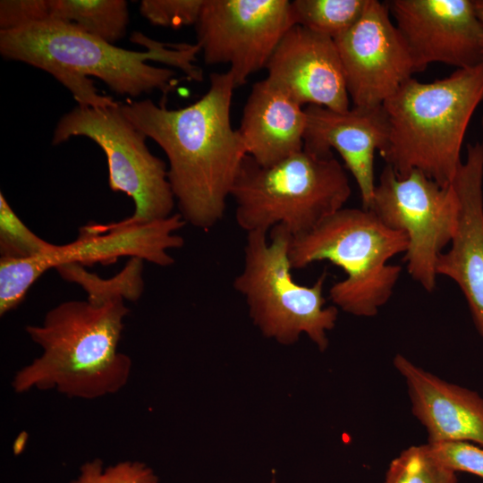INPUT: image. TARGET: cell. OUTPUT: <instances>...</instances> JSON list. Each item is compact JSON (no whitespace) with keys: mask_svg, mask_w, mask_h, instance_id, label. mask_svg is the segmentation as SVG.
<instances>
[{"mask_svg":"<svg viewBox=\"0 0 483 483\" xmlns=\"http://www.w3.org/2000/svg\"><path fill=\"white\" fill-rule=\"evenodd\" d=\"M369 209L386 226L405 233L408 273L433 292L438 258L458 225L460 204L453 183L441 185L419 170L399 176L386 165Z\"/></svg>","mask_w":483,"mask_h":483,"instance_id":"cell-9","label":"cell"},{"mask_svg":"<svg viewBox=\"0 0 483 483\" xmlns=\"http://www.w3.org/2000/svg\"><path fill=\"white\" fill-rule=\"evenodd\" d=\"M351 193L347 174L333 155L303 148L267 166L247 155L231 197L236 223L246 233H268L280 225L297 237L343 208Z\"/></svg>","mask_w":483,"mask_h":483,"instance_id":"cell-6","label":"cell"},{"mask_svg":"<svg viewBox=\"0 0 483 483\" xmlns=\"http://www.w3.org/2000/svg\"><path fill=\"white\" fill-rule=\"evenodd\" d=\"M292 235L283 226L268 233H246L242 271L233 285L242 295L253 323L267 337L282 344L306 335L321 351L336 324L338 309L326 306L323 272L311 285L297 283L289 258Z\"/></svg>","mask_w":483,"mask_h":483,"instance_id":"cell-7","label":"cell"},{"mask_svg":"<svg viewBox=\"0 0 483 483\" xmlns=\"http://www.w3.org/2000/svg\"><path fill=\"white\" fill-rule=\"evenodd\" d=\"M295 25L288 0H204L196 22L197 45L207 64H229L235 88L266 68L286 31Z\"/></svg>","mask_w":483,"mask_h":483,"instance_id":"cell-11","label":"cell"},{"mask_svg":"<svg viewBox=\"0 0 483 483\" xmlns=\"http://www.w3.org/2000/svg\"><path fill=\"white\" fill-rule=\"evenodd\" d=\"M304 147L321 157L335 149L354 178L362 208L369 209L376 186L374 157L388 140V122L383 106H353L336 112L322 106H307Z\"/></svg>","mask_w":483,"mask_h":483,"instance_id":"cell-15","label":"cell"},{"mask_svg":"<svg viewBox=\"0 0 483 483\" xmlns=\"http://www.w3.org/2000/svg\"><path fill=\"white\" fill-rule=\"evenodd\" d=\"M481 124H482V128H483V117H482Z\"/></svg>","mask_w":483,"mask_h":483,"instance_id":"cell-30","label":"cell"},{"mask_svg":"<svg viewBox=\"0 0 483 483\" xmlns=\"http://www.w3.org/2000/svg\"><path fill=\"white\" fill-rule=\"evenodd\" d=\"M186 225L179 213L129 228L82 226L79 237L67 244L51 243L43 254L28 259L0 258V315L15 309L31 285L47 271L68 264L113 263L121 257L140 258L160 267L174 263L169 250L184 240L177 232Z\"/></svg>","mask_w":483,"mask_h":483,"instance_id":"cell-10","label":"cell"},{"mask_svg":"<svg viewBox=\"0 0 483 483\" xmlns=\"http://www.w3.org/2000/svg\"><path fill=\"white\" fill-rule=\"evenodd\" d=\"M369 0H294V22L333 39L350 30L364 13Z\"/></svg>","mask_w":483,"mask_h":483,"instance_id":"cell-20","label":"cell"},{"mask_svg":"<svg viewBox=\"0 0 483 483\" xmlns=\"http://www.w3.org/2000/svg\"><path fill=\"white\" fill-rule=\"evenodd\" d=\"M386 3L369 0L358 21L335 40L353 106H382L416 73Z\"/></svg>","mask_w":483,"mask_h":483,"instance_id":"cell-12","label":"cell"},{"mask_svg":"<svg viewBox=\"0 0 483 483\" xmlns=\"http://www.w3.org/2000/svg\"><path fill=\"white\" fill-rule=\"evenodd\" d=\"M407 248L405 233L386 226L371 210L343 208L292 237L289 258L292 269L319 261L342 268L345 277L331 285L330 300L348 314L371 318L388 302L402 272L389 260Z\"/></svg>","mask_w":483,"mask_h":483,"instance_id":"cell-5","label":"cell"},{"mask_svg":"<svg viewBox=\"0 0 483 483\" xmlns=\"http://www.w3.org/2000/svg\"><path fill=\"white\" fill-rule=\"evenodd\" d=\"M459 199L458 225L437 261L436 273L453 280L464 295L483 337V144H468L453 181Z\"/></svg>","mask_w":483,"mask_h":483,"instance_id":"cell-16","label":"cell"},{"mask_svg":"<svg viewBox=\"0 0 483 483\" xmlns=\"http://www.w3.org/2000/svg\"><path fill=\"white\" fill-rule=\"evenodd\" d=\"M204 0H142L140 13L155 26L179 29L195 25Z\"/></svg>","mask_w":483,"mask_h":483,"instance_id":"cell-25","label":"cell"},{"mask_svg":"<svg viewBox=\"0 0 483 483\" xmlns=\"http://www.w3.org/2000/svg\"><path fill=\"white\" fill-rule=\"evenodd\" d=\"M393 365L403 378L411 412L425 428L427 443L467 441L483 446V397L418 366L402 354Z\"/></svg>","mask_w":483,"mask_h":483,"instance_id":"cell-17","label":"cell"},{"mask_svg":"<svg viewBox=\"0 0 483 483\" xmlns=\"http://www.w3.org/2000/svg\"><path fill=\"white\" fill-rule=\"evenodd\" d=\"M482 102L483 62L431 82L409 79L382 105L388 140L381 157L399 176L419 170L451 184L462 162L467 128Z\"/></svg>","mask_w":483,"mask_h":483,"instance_id":"cell-4","label":"cell"},{"mask_svg":"<svg viewBox=\"0 0 483 483\" xmlns=\"http://www.w3.org/2000/svg\"><path fill=\"white\" fill-rule=\"evenodd\" d=\"M416 72L433 63L456 69L483 62V30L471 0L386 2Z\"/></svg>","mask_w":483,"mask_h":483,"instance_id":"cell-13","label":"cell"},{"mask_svg":"<svg viewBox=\"0 0 483 483\" xmlns=\"http://www.w3.org/2000/svg\"><path fill=\"white\" fill-rule=\"evenodd\" d=\"M306 123L305 109L266 78L253 84L237 131L247 155L267 166L303 149Z\"/></svg>","mask_w":483,"mask_h":483,"instance_id":"cell-18","label":"cell"},{"mask_svg":"<svg viewBox=\"0 0 483 483\" xmlns=\"http://www.w3.org/2000/svg\"><path fill=\"white\" fill-rule=\"evenodd\" d=\"M475 9L483 30V0L475 1Z\"/></svg>","mask_w":483,"mask_h":483,"instance_id":"cell-28","label":"cell"},{"mask_svg":"<svg viewBox=\"0 0 483 483\" xmlns=\"http://www.w3.org/2000/svg\"><path fill=\"white\" fill-rule=\"evenodd\" d=\"M49 19L114 44L124 37L129 24L124 0H48Z\"/></svg>","mask_w":483,"mask_h":483,"instance_id":"cell-19","label":"cell"},{"mask_svg":"<svg viewBox=\"0 0 483 483\" xmlns=\"http://www.w3.org/2000/svg\"><path fill=\"white\" fill-rule=\"evenodd\" d=\"M384 483H458L457 473L444 465L428 445L403 449L388 465Z\"/></svg>","mask_w":483,"mask_h":483,"instance_id":"cell-21","label":"cell"},{"mask_svg":"<svg viewBox=\"0 0 483 483\" xmlns=\"http://www.w3.org/2000/svg\"><path fill=\"white\" fill-rule=\"evenodd\" d=\"M143 262L140 258H131L116 275L109 279H103L78 264L64 265L56 270L66 281L79 284L87 294H118L126 301H136L143 292Z\"/></svg>","mask_w":483,"mask_h":483,"instance_id":"cell-22","label":"cell"},{"mask_svg":"<svg viewBox=\"0 0 483 483\" xmlns=\"http://www.w3.org/2000/svg\"><path fill=\"white\" fill-rule=\"evenodd\" d=\"M270 483H276V480H275V478H273V479H271Z\"/></svg>","mask_w":483,"mask_h":483,"instance_id":"cell-29","label":"cell"},{"mask_svg":"<svg viewBox=\"0 0 483 483\" xmlns=\"http://www.w3.org/2000/svg\"><path fill=\"white\" fill-rule=\"evenodd\" d=\"M433 454L454 472L473 474L483 479V446L467 441L427 443Z\"/></svg>","mask_w":483,"mask_h":483,"instance_id":"cell-26","label":"cell"},{"mask_svg":"<svg viewBox=\"0 0 483 483\" xmlns=\"http://www.w3.org/2000/svg\"><path fill=\"white\" fill-rule=\"evenodd\" d=\"M83 136L104 151L108 165V184L134 204L132 215L118 222L99 224L102 228L136 227L173 215L175 199L168 181L166 164L154 156L147 137L123 114L120 102L109 107L77 106L58 121L54 145Z\"/></svg>","mask_w":483,"mask_h":483,"instance_id":"cell-8","label":"cell"},{"mask_svg":"<svg viewBox=\"0 0 483 483\" xmlns=\"http://www.w3.org/2000/svg\"><path fill=\"white\" fill-rule=\"evenodd\" d=\"M267 78L301 106L350 109V97L335 40L301 25L284 35L266 66Z\"/></svg>","mask_w":483,"mask_h":483,"instance_id":"cell-14","label":"cell"},{"mask_svg":"<svg viewBox=\"0 0 483 483\" xmlns=\"http://www.w3.org/2000/svg\"><path fill=\"white\" fill-rule=\"evenodd\" d=\"M69 483H158V477L146 463L123 461L105 467L99 458L83 463L79 476Z\"/></svg>","mask_w":483,"mask_h":483,"instance_id":"cell-24","label":"cell"},{"mask_svg":"<svg viewBox=\"0 0 483 483\" xmlns=\"http://www.w3.org/2000/svg\"><path fill=\"white\" fill-rule=\"evenodd\" d=\"M125 301L120 295H88L86 301L56 305L41 325L27 326L26 333L42 353L15 373V393L55 389L92 400L124 387L132 367L131 358L118 352L129 313Z\"/></svg>","mask_w":483,"mask_h":483,"instance_id":"cell-3","label":"cell"},{"mask_svg":"<svg viewBox=\"0 0 483 483\" xmlns=\"http://www.w3.org/2000/svg\"><path fill=\"white\" fill-rule=\"evenodd\" d=\"M49 19L48 0H2L0 31H12Z\"/></svg>","mask_w":483,"mask_h":483,"instance_id":"cell-27","label":"cell"},{"mask_svg":"<svg viewBox=\"0 0 483 483\" xmlns=\"http://www.w3.org/2000/svg\"><path fill=\"white\" fill-rule=\"evenodd\" d=\"M234 82L231 73L209 75L208 91L180 109L164 102L126 99V118L153 140L168 160V181L179 214L187 224L214 227L224 216L226 200L247 156L242 138L231 124Z\"/></svg>","mask_w":483,"mask_h":483,"instance_id":"cell-1","label":"cell"},{"mask_svg":"<svg viewBox=\"0 0 483 483\" xmlns=\"http://www.w3.org/2000/svg\"><path fill=\"white\" fill-rule=\"evenodd\" d=\"M51 243L34 233L0 192V254L2 258L28 259L46 252Z\"/></svg>","mask_w":483,"mask_h":483,"instance_id":"cell-23","label":"cell"},{"mask_svg":"<svg viewBox=\"0 0 483 483\" xmlns=\"http://www.w3.org/2000/svg\"><path fill=\"white\" fill-rule=\"evenodd\" d=\"M131 41L147 51L123 49L54 20L32 23L12 31H0V54L41 69L72 94L78 106H114L118 102L98 93L89 76L104 81L114 92L132 97L158 89L165 96L176 84L172 69L148 64L160 62L181 70L189 80L201 81L197 66L200 52L195 44H165L134 32Z\"/></svg>","mask_w":483,"mask_h":483,"instance_id":"cell-2","label":"cell"}]
</instances>
